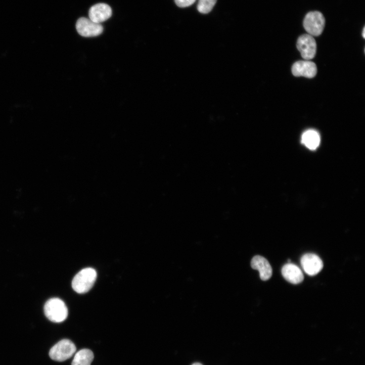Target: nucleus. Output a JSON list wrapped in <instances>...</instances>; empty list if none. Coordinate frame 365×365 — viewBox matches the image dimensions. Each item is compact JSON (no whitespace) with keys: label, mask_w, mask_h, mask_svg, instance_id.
Returning <instances> with one entry per match:
<instances>
[{"label":"nucleus","mask_w":365,"mask_h":365,"mask_svg":"<svg viewBox=\"0 0 365 365\" xmlns=\"http://www.w3.org/2000/svg\"><path fill=\"white\" fill-rule=\"evenodd\" d=\"M97 278V273L94 268L83 269L74 278L72 283V288L77 293H87L93 287Z\"/></svg>","instance_id":"f257e3e1"},{"label":"nucleus","mask_w":365,"mask_h":365,"mask_svg":"<svg viewBox=\"0 0 365 365\" xmlns=\"http://www.w3.org/2000/svg\"><path fill=\"white\" fill-rule=\"evenodd\" d=\"M44 312L49 320L56 323L64 322L68 315L66 305L63 300L58 298H52L46 302Z\"/></svg>","instance_id":"f03ea898"},{"label":"nucleus","mask_w":365,"mask_h":365,"mask_svg":"<svg viewBox=\"0 0 365 365\" xmlns=\"http://www.w3.org/2000/svg\"><path fill=\"white\" fill-rule=\"evenodd\" d=\"M76 351V347L72 341L69 339H63L51 348L50 356L54 360L64 361L71 358Z\"/></svg>","instance_id":"7ed1b4c3"},{"label":"nucleus","mask_w":365,"mask_h":365,"mask_svg":"<svg viewBox=\"0 0 365 365\" xmlns=\"http://www.w3.org/2000/svg\"><path fill=\"white\" fill-rule=\"evenodd\" d=\"M303 26L309 35L312 36H318L324 31L325 19L320 12H310L306 15L304 19Z\"/></svg>","instance_id":"20e7f679"},{"label":"nucleus","mask_w":365,"mask_h":365,"mask_svg":"<svg viewBox=\"0 0 365 365\" xmlns=\"http://www.w3.org/2000/svg\"><path fill=\"white\" fill-rule=\"evenodd\" d=\"M76 28L79 34L84 37L98 36L103 32V27L101 24L85 18L77 21Z\"/></svg>","instance_id":"39448f33"},{"label":"nucleus","mask_w":365,"mask_h":365,"mask_svg":"<svg viewBox=\"0 0 365 365\" xmlns=\"http://www.w3.org/2000/svg\"><path fill=\"white\" fill-rule=\"evenodd\" d=\"M297 47L301 56L305 60L313 59L316 52V43L313 36L304 34L299 37Z\"/></svg>","instance_id":"423d86ee"},{"label":"nucleus","mask_w":365,"mask_h":365,"mask_svg":"<svg viewBox=\"0 0 365 365\" xmlns=\"http://www.w3.org/2000/svg\"><path fill=\"white\" fill-rule=\"evenodd\" d=\"M301 265L305 272L310 276L318 274L323 268V262L316 255L308 253L301 259Z\"/></svg>","instance_id":"0eeeda50"},{"label":"nucleus","mask_w":365,"mask_h":365,"mask_svg":"<svg viewBox=\"0 0 365 365\" xmlns=\"http://www.w3.org/2000/svg\"><path fill=\"white\" fill-rule=\"evenodd\" d=\"M293 74L296 77H304L312 78L317 73L316 65L307 60L300 61L296 62L292 68Z\"/></svg>","instance_id":"6e6552de"},{"label":"nucleus","mask_w":365,"mask_h":365,"mask_svg":"<svg viewBox=\"0 0 365 365\" xmlns=\"http://www.w3.org/2000/svg\"><path fill=\"white\" fill-rule=\"evenodd\" d=\"M112 11L111 8L105 4H99L92 7L89 11V19L93 22L100 24L110 19Z\"/></svg>","instance_id":"1a4fd4ad"},{"label":"nucleus","mask_w":365,"mask_h":365,"mask_svg":"<svg viewBox=\"0 0 365 365\" xmlns=\"http://www.w3.org/2000/svg\"><path fill=\"white\" fill-rule=\"evenodd\" d=\"M251 267L253 269L259 271L260 277L262 281L269 280L272 275V269L268 260L261 256H255L251 261Z\"/></svg>","instance_id":"9d476101"},{"label":"nucleus","mask_w":365,"mask_h":365,"mask_svg":"<svg viewBox=\"0 0 365 365\" xmlns=\"http://www.w3.org/2000/svg\"><path fill=\"white\" fill-rule=\"evenodd\" d=\"M283 277L292 284H298L303 282L304 276L301 270L297 265L288 263L282 269Z\"/></svg>","instance_id":"9b49d317"},{"label":"nucleus","mask_w":365,"mask_h":365,"mask_svg":"<svg viewBox=\"0 0 365 365\" xmlns=\"http://www.w3.org/2000/svg\"><path fill=\"white\" fill-rule=\"evenodd\" d=\"M301 142L308 149L311 150H316L320 144V135L316 130H306L302 135Z\"/></svg>","instance_id":"f8f14e48"},{"label":"nucleus","mask_w":365,"mask_h":365,"mask_svg":"<svg viewBox=\"0 0 365 365\" xmlns=\"http://www.w3.org/2000/svg\"><path fill=\"white\" fill-rule=\"evenodd\" d=\"M94 358L93 351L88 349H83L75 355L72 365H91Z\"/></svg>","instance_id":"ddd939ff"},{"label":"nucleus","mask_w":365,"mask_h":365,"mask_svg":"<svg viewBox=\"0 0 365 365\" xmlns=\"http://www.w3.org/2000/svg\"><path fill=\"white\" fill-rule=\"evenodd\" d=\"M217 1V0H199L198 11L203 14H209L212 11Z\"/></svg>","instance_id":"4468645a"},{"label":"nucleus","mask_w":365,"mask_h":365,"mask_svg":"<svg viewBox=\"0 0 365 365\" xmlns=\"http://www.w3.org/2000/svg\"><path fill=\"white\" fill-rule=\"evenodd\" d=\"M196 0H174L176 5L180 8H186L194 5Z\"/></svg>","instance_id":"2eb2a0df"},{"label":"nucleus","mask_w":365,"mask_h":365,"mask_svg":"<svg viewBox=\"0 0 365 365\" xmlns=\"http://www.w3.org/2000/svg\"><path fill=\"white\" fill-rule=\"evenodd\" d=\"M362 36L363 38H365V29L364 27L363 29L362 32Z\"/></svg>","instance_id":"dca6fc26"},{"label":"nucleus","mask_w":365,"mask_h":365,"mask_svg":"<svg viewBox=\"0 0 365 365\" xmlns=\"http://www.w3.org/2000/svg\"><path fill=\"white\" fill-rule=\"evenodd\" d=\"M192 365H203V364L199 362H196V363L193 364Z\"/></svg>","instance_id":"f3484780"}]
</instances>
